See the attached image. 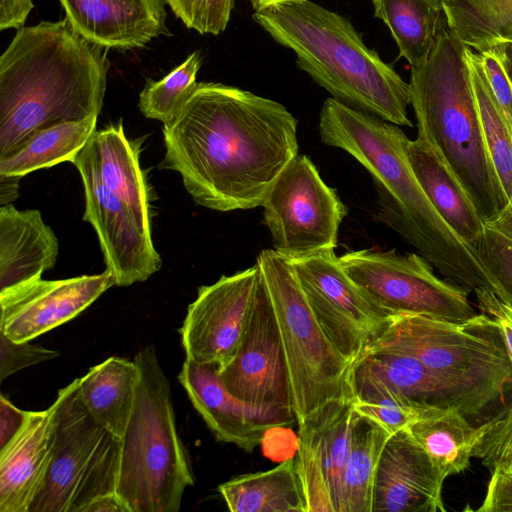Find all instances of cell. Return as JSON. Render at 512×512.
<instances>
[{
	"mask_svg": "<svg viewBox=\"0 0 512 512\" xmlns=\"http://www.w3.org/2000/svg\"><path fill=\"white\" fill-rule=\"evenodd\" d=\"M58 252V239L39 210L0 207V292L41 278Z\"/></svg>",
	"mask_w": 512,
	"mask_h": 512,
	"instance_id": "cell-23",
	"label": "cell"
},
{
	"mask_svg": "<svg viewBox=\"0 0 512 512\" xmlns=\"http://www.w3.org/2000/svg\"><path fill=\"white\" fill-rule=\"evenodd\" d=\"M498 474L512 475V458L506 463L502 470L498 472Z\"/></svg>",
	"mask_w": 512,
	"mask_h": 512,
	"instance_id": "cell-48",
	"label": "cell"
},
{
	"mask_svg": "<svg viewBox=\"0 0 512 512\" xmlns=\"http://www.w3.org/2000/svg\"><path fill=\"white\" fill-rule=\"evenodd\" d=\"M74 31L104 49L128 51L169 35L163 0H59Z\"/></svg>",
	"mask_w": 512,
	"mask_h": 512,
	"instance_id": "cell-21",
	"label": "cell"
},
{
	"mask_svg": "<svg viewBox=\"0 0 512 512\" xmlns=\"http://www.w3.org/2000/svg\"><path fill=\"white\" fill-rule=\"evenodd\" d=\"M290 261L319 325L353 365L382 333L390 316L351 280L334 250Z\"/></svg>",
	"mask_w": 512,
	"mask_h": 512,
	"instance_id": "cell-12",
	"label": "cell"
},
{
	"mask_svg": "<svg viewBox=\"0 0 512 512\" xmlns=\"http://www.w3.org/2000/svg\"><path fill=\"white\" fill-rule=\"evenodd\" d=\"M134 361L140 377L121 437L116 493L130 512H178L195 477L177 430L170 383L153 345L140 349Z\"/></svg>",
	"mask_w": 512,
	"mask_h": 512,
	"instance_id": "cell-6",
	"label": "cell"
},
{
	"mask_svg": "<svg viewBox=\"0 0 512 512\" xmlns=\"http://www.w3.org/2000/svg\"><path fill=\"white\" fill-rule=\"evenodd\" d=\"M256 263L278 324L298 427L333 403L354 402L352 364L336 350L319 325L290 259L274 249H265Z\"/></svg>",
	"mask_w": 512,
	"mask_h": 512,
	"instance_id": "cell-7",
	"label": "cell"
},
{
	"mask_svg": "<svg viewBox=\"0 0 512 512\" xmlns=\"http://www.w3.org/2000/svg\"><path fill=\"white\" fill-rule=\"evenodd\" d=\"M263 281L257 263L198 288L179 329L186 358L222 369L247 330Z\"/></svg>",
	"mask_w": 512,
	"mask_h": 512,
	"instance_id": "cell-13",
	"label": "cell"
},
{
	"mask_svg": "<svg viewBox=\"0 0 512 512\" xmlns=\"http://www.w3.org/2000/svg\"><path fill=\"white\" fill-rule=\"evenodd\" d=\"M479 429L472 456L481 459L491 474L498 473L512 458V407Z\"/></svg>",
	"mask_w": 512,
	"mask_h": 512,
	"instance_id": "cell-39",
	"label": "cell"
},
{
	"mask_svg": "<svg viewBox=\"0 0 512 512\" xmlns=\"http://www.w3.org/2000/svg\"><path fill=\"white\" fill-rule=\"evenodd\" d=\"M219 375L241 401L294 414L288 367L264 278L241 344Z\"/></svg>",
	"mask_w": 512,
	"mask_h": 512,
	"instance_id": "cell-15",
	"label": "cell"
},
{
	"mask_svg": "<svg viewBox=\"0 0 512 512\" xmlns=\"http://www.w3.org/2000/svg\"><path fill=\"white\" fill-rule=\"evenodd\" d=\"M252 18L276 43L292 50L297 66L332 98L412 127L409 83L365 45L349 19L310 0L271 6Z\"/></svg>",
	"mask_w": 512,
	"mask_h": 512,
	"instance_id": "cell-4",
	"label": "cell"
},
{
	"mask_svg": "<svg viewBox=\"0 0 512 512\" xmlns=\"http://www.w3.org/2000/svg\"><path fill=\"white\" fill-rule=\"evenodd\" d=\"M389 436L380 424L356 412L344 475L342 512H372L377 468Z\"/></svg>",
	"mask_w": 512,
	"mask_h": 512,
	"instance_id": "cell-32",
	"label": "cell"
},
{
	"mask_svg": "<svg viewBox=\"0 0 512 512\" xmlns=\"http://www.w3.org/2000/svg\"><path fill=\"white\" fill-rule=\"evenodd\" d=\"M485 225L512 240V200Z\"/></svg>",
	"mask_w": 512,
	"mask_h": 512,
	"instance_id": "cell-45",
	"label": "cell"
},
{
	"mask_svg": "<svg viewBox=\"0 0 512 512\" xmlns=\"http://www.w3.org/2000/svg\"><path fill=\"white\" fill-rule=\"evenodd\" d=\"M262 207L273 249L290 260L335 250L348 213L336 191L303 154L284 167Z\"/></svg>",
	"mask_w": 512,
	"mask_h": 512,
	"instance_id": "cell-11",
	"label": "cell"
},
{
	"mask_svg": "<svg viewBox=\"0 0 512 512\" xmlns=\"http://www.w3.org/2000/svg\"><path fill=\"white\" fill-rule=\"evenodd\" d=\"M355 416L353 401L336 402L298 427L294 461L307 512H342Z\"/></svg>",
	"mask_w": 512,
	"mask_h": 512,
	"instance_id": "cell-16",
	"label": "cell"
},
{
	"mask_svg": "<svg viewBox=\"0 0 512 512\" xmlns=\"http://www.w3.org/2000/svg\"><path fill=\"white\" fill-rule=\"evenodd\" d=\"M354 409L380 424L390 435L408 428L423 413L384 381L357 364L351 369Z\"/></svg>",
	"mask_w": 512,
	"mask_h": 512,
	"instance_id": "cell-34",
	"label": "cell"
},
{
	"mask_svg": "<svg viewBox=\"0 0 512 512\" xmlns=\"http://www.w3.org/2000/svg\"><path fill=\"white\" fill-rule=\"evenodd\" d=\"M407 154L418 182L438 214L472 248L483 233L485 222L458 178L437 149L421 137L410 140Z\"/></svg>",
	"mask_w": 512,
	"mask_h": 512,
	"instance_id": "cell-24",
	"label": "cell"
},
{
	"mask_svg": "<svg viewBox=\"0 0 512 512\" xmlns=\"http://www.w3.org/2000/svg\"><path fill=\"white\" fill-rule=\"evenodd\" d=\"M466 48L448 26L441 30L427 60L411 67V105L417 136L437 149L486 223L507 199L484 143Z\"/></svg>",
	"mask_w": 512,
	"mask_h": 512,
	"instance_id": "cell-5",
	"label": "cell"
},
{
	"mask_svg": "<svg viewBox=\"0 0 512 512\" xmlns=\"http://www.w3.org/2000/svg\"><path fill=\"white\" fill-rule=\"evenodd\" d=\"M54 405L29 411L14 438L0 449V512H29L52 458Z\"/></svg>",
	"mask_w": 512,
	"mask_h": 512,
	"instance_id": "cell-22",
	"label": "cell"
},
{
	"mask_svg": "<svg viewBox=\"0 0 512 512\" xmlns=\"http://www.w3.org/2000/svg\"><path fill=\"white\" fill-rule=\"evenodd\" d=\"M192 405L217 440L252 452L265 433L296 422L294 414L251 406L231 394L215 364L185 359L178 375Z\"/></svg>",
	"mask_w": 512,
	"mask_h": 512,
	"instance_id": "cell-18",
	"label": "cell"
},
{
	"mask_svg": "<svg viewBox=\"0 0 512 512\" xmlns=\"http://www.w3.org/2000/svg\"><path fill=\"white\" fill-rule=\"evenodd\" d=\"M321 141L346 151L370 174L378 221L415 247L442 275L469 291L490 288L473 249L441 218L409 162L410 139L396 124L330 97L319 115Z\"/></svg>",
	"mask_w": 512,
	"mask_h": 512,
	"instance_id": "cell-2",
	"label": "cell"
},
{
	"mask_svg": "<svg viewBox=\"0 0 512 512\" xmlns=\"http://www.w3.org/2000/svg\"><path fill=\"white\" fill-rule=\"evenodd\" d=\"M105 50L66 18L17 30L0 56V158L40 129L100 114L110 67Z\"/></svg>",
	"mask_w": 512,
	"mask_h": 512,
	"instance_id": "cell-3",
	"label": "cell"
},
{
	"mask_svg": "<svg viewBox=\"0 0 512 512\" xmlns=\"http://www.w3.org/2000/svg\"><path fill=\"white\" fill-rule=\"evenodd\" d=\"M115 285L107 269L61 280L38 278L0 292V332L16 342L72 320Z\"/></svg>",
	"mask_w": 512,
	"mask_h": 512,
	"instance_id": "cell-17",
	"label": "cell"
},
{
	"mask_svg": "<svg viewBox=\"0 0 512 512\" xmlns=\"http://www.w3.org/2000/svg\"><path fill=\"white\" fill-rule=\"evenodd\" d=\"M297 119L272 99L238 87L199 82L163 124L161 169L181 175L197 205L231 212L259 206L298 154Z\"/></svg>",
	"mask_w": 512,
	"mask_h": 512,
	"instance_id": "cell-1",
	"label": "cell"
},
{
	"mask_svg": "<svg viewBox=\"0 0 512 512\" xmlns=\"http://www.w3.org/2000/svg\"><path fill=\"white\" fill-rule=\"evenodd\" d=\"M338 261L361 291L389 316L422 315L464 323L477 315L467 288L437 277L421 254L362 249Z\"/></svg>",
	"mask_w": 512,
	"mask_h": 512,
	"instance_id": "cell-10",
	"label": "cell"
},
{
	"mask_svg": "<svg viewBox=\"0 0 512 512\" xmlns=\"http://www.w3.org/2000/svg\"><path fill=\"white\" fill-rule=\"evenodd\" d=\"M354 364L372 373L416 405L422 413L453 409L472 418L500 397L471 383L451 378L400 353L366 351Z\"/></svg>",
	"mask_w": 512,
	"mask_h": 512,
	"instance_id": "cell-20",
	"label": "cell"
},
{
	"mask_svg": "<svg viewBox=\"0 0 512 512\" xmlns=\"http://www.w3.org/2000/svg\"><path fill=\"white\" fill-rule=\"evenodd\" d=\"M250 4L255 11H259L271 6L279 5V4H285L289 2H294L298 0H249Z\"/></svg>",
	"mask_w": 512,
	"mask_h": 512,
	"instance_id": "cell-47",
	"label": "cell"
},
{
	"mask_svg": "<svg viewBox=\"0 0 512 512\" xmlns=\"http://www.w3.org/2000/svg\"><path fill=\"white\" fill-rule=\"evenodd\" d=\"M476 511H512V475L491 474L485 498Z\"/></svg>",
	"mask_w": 512,
	"mask_h": 512,
	"instance_id": "cell-41",
	"label": "cell"
},
{
	"mask_svg": "<svg viewBox=\"0 0 512 512\" xmlns=\"http://www.w3.org/2000/svg\"><path fill=\"white\" fill-rule=\"evenodd\" d=\"M57 356V350L31 344L30 341L16 342L0 332V382L24 368Z\"/></svg>",
	"mask_w": 512,
	"mask_h": 512,
	"instance_id": "cell-40",
	"label": "cell"
},
{
	"mask_svg": "<svg viewBox=\"0 0 512 512\" xmlns=\"http://www.w3.org/2000/svg\"><path fill=\"white\" fill-rule=\"evenodd\" d=\"M84 512H130L127 505L114 493L105 494L93 499Z\"/></svg>",
	"mask_w": 512,
	"mask_h": 512,
	"instance_id": "cell-44",
	"label": "cell"
},
{
	"mask_svg": "<svg viewBox=\"0 0 512 512\" xmlns=\"http://www.w3.org/2000/svg\"><path fill=\"white\" fill-rule=\"evenodd\" d=\"M476 53L512 135V44L495 46Z\"/></svg>",
	"mask_w": 512,
	"mask_h": 512,
	"instance_id": "cell-38",
	"label": "cell"
},
{
	"mask_svg": "<svg viewBox=\"0 0 512 512\" xmlns=\"http://www.w3.org/2000/svg\"><path fill=\"white\" fill-rule=\"evenodd\" d=\"M448 28L481 52L512 44V0H441Z\"/></svg>",
	"mask_w": 512,
	"mask_h": 512,
	"instance_id": "cell-31",
	"label": "cell"
},
{
	"mask_svg": "<svg viewBox=\"0 0 512 512\" xmlns=\"http://www.w3.org/2000/svg\"><path fill=\"white\" fill-rule=\"evenodd\" d=\"M33 7L32 0H0V30L24 27Z\"/></svg>",
	"mask_w": 512,
	"mask_h": 512,
	"instance_id": "cell-43",
	"label": "cell"
},
{
	"mask_svg": "<svg viewBox=\"0 0 512 512\" xmlns=\"http://www.w3.org/2000/svg\"><path fill=\"white\" fill-rule=\"evenodd\" d=\"M201 65L202 54L196 50L162 79H148L139 94L138 107L141 113L163 124L170 122L194 91Z\"/></svg>",
	"mask_w": 512,
	"mask_h": 512,
	"instance_id": "cell-35",
	"label": "cell"
},
{
	"mask_svg": "<svg viewBox=\"0 0 512 512\" xmlns=\"http://www.w3.org/2000/svg\"><path fill=\"white\" fill-rule=\"evenodd\" d=\"M444 479L463 472L473 457L480 429L453 409H431L408 426Z\"/></svg>",
	"mask_w": 512,
	"mask_h": 512,
	"instance_id": "cell-29",
	"label": "cell"
},
{
	"mask_svg": "<svg viewBox=\"0 0 512 512\" xmlns=\"http://www.w3.org/2000/svg\"><path fill=\"white\" fill-rule=\"evenodd\" d=\"M136 362L109 357L77 378L78 396L91 416L118 438L124 435L139 383Z\"/></svg>",
	"mask_w": 512,
	"mask_h": 512,
	"instance_id": "cell-26",
	"label": "cell"
},
{
	"mask_svg": "<svg viewBox=\"0 0 512 512\" xmlns=\"http://www.w3.org/2000/svg\"><path fill=\"white\" fill-rule=\"evenodd\" d=\"M98 115L40 129L7 156L0 158V174L25 176L62 162L72 163L96 131Z\"/></svg>",
	"mask_w": 512,
	"mask_h": 512,
	"instance_id": "cell-30",
	"label": "cell"
},
{
	"mask_svg": "<svg viewBox=\"0 0 512 512\" xmlns=\"http://www.w3.org/2000/svg\"><path fill=\"white\" fill-rule=\"evenodd\" d=\"M466 58L484 143L508 204L512 200V135L483 74L476 51L467 47Z\"/></svg>",
	"mask_w": 512,
	"mask_h": 512,
	"instance_id": "cell-33",
	"label": "cell"
},
{
	"mask_svg": "<svg viewBox=\"0 0 512 512\" xmlns=\"http://www.w3.org/2000/svg\"><path fill=\"white\" fill-rule=\"evenodd\" d=\"M72 164L84 187L83 220L92 225L98 236L106 269L113 275L115 285L126 287L146 281L160 270L161 256L131 209L103 183L91 138Z\"/></svg>",
	"mask_w": 512,
	"mask_h": 512,
	"instance_id": "cell-14",
	"label": "cell"
},
{
	"mask_svg": "<svg viewBox=\"0 0 512 512\" xmlns=\"http://www.w3.org/2000/svg\"><path fill=\"white\" fill-rule=\"evenodd\" d=\"M29 411L16 407L3 394L0 395V449L21 430Z\"/></svg>",
	"mask_w": 512,
	"mask_h": 512,
	"instance_id": "cell-42",
	"label": "cell"
},
{
	"mask_svg": "<svg viewBox=\"0 0 512 512\" xmlns=\"http://www.w3.org/2000/svg\"><path fill=\"white\" fill-rule=\"evenodd\" d=\"M218 490L232 512H307L294 458L269 470L234 477Z\"/></svg>",
	"mask_w": 512,
	"mask_h": 512,
	"instance_id": "cell-27",
	"label": "cell"
},
{
	"mask_svg": "<svg viewBox=\"0 0 512 512\" xmlns=\"http://www.w3.org/2000/svg\"><path fill=\"white\" fill-rule=\"evenodd\" d=\"M472 248L484 268L490 289L512 307V240L485 225Z\"/></svg>",
	"mask_w": 512,
	"mask_h": 512,
	"instance_id": "cell-36",
	"label": "cell"
},
{
	"mask_svg": "<svg viewBox=\"0 0 512 512\" xmlns=\"http://www.w3.org/2000/svg\"><path fill=\"white\" fill-rule=\"evenodd\" d=\"M373 16L385 23L410 67L423 64L447 26L441 0H372Z\"/></svg>",
	"mask_w": 512,
	"mask_h": 512,
	"instance_id": "cell-28",
	"label": "cell"
},
{
	"mask_svg": "<svg viewBox=\"0 0 512 512\" xmlns=\"http://www.w3.org/2000/svg\"><path fill=\"white\" fill-rule=\"evenodd\" d=\"M443 476L408 428L387 439L378 464L372 512H444Z\"/></svg>",
	"mask_w": 512,
	"mask_h": 512,
	"instance_id": "cell-19",
	"label": "cell"
},
{
	"mask_svg": "<svg viewBox=\"0 0 512 512\" xmlns=\"http://www.w3.org/2000/svg\"><path fill=\"white\" fill-rule=\"evenodd\" d=\"M21 176L0 174V204H11L18 197Z\"/></svg>",
	"mask_w": 512,
	"mask_h": 512,
	"instance_id": "cell-46",
	"label": "cell"
},
{
	"mask_svg": "<svg viewBox=\"0 0 512 512\" xmlns=\"http://www.w3.org/2000/svg\"><path fill=\"white\" fill-rule=\"evenodd\" d=\"M368 350L413 357L432 370L500 398L512 388V361L502 332L485 313L464 323L422 315H393Z\"/></svg>",
	"mask_w": 512,
	"mask_h": 512,
	"instance_id": "cell-8",
	"label": "cell"
},
{
	"mask_svg": "<svg viewBox=\"0 0 512 512\" xmlns=\"http://www.w3.org/2000/svg\"><path fill=\"white\" fill-rule=\"evenodd\" d=\"M103 183L131 209L141 229L152 237L150 189L139 156L143 138L129 140L122 120L91 137Z\"/></svg>",
	"mask_w": 512,
	"mask_h": 512,
	"instance_id": "cell-25",
	"label": "cell"
},
{
	"mask_svg": "<svg viewBox=\"0 0 512 512\" xmlns=\"http://www.w3.org/2000/svg\"><path fill=\"white\" fill-rule=\"evenodd\" d=\"M54 405V442L44 483L29 512H84L95 498L116 492L121 438L82 404L76 379Z\"/></svg>",
	"mask_w": 512,
	"mask_h": 512,
	"instance_id": "cell-9",
	"label": "cell"
},
{
	"mask_svg": "<svg viewBox=\"0 0 512 512\" xmlns=\"http://www.w3.org/2000/svg\"><path fill=\"white\" fill-rule=\"evenodd\" d=\"M163 1L188 29L217 36L226 30L236 0Z\"/></svg>",
	"mask_w": 512,
	"mask_h": 512,
	"instance_id": "cell-37",
	"label": "cell"
}]
</instances>
